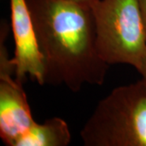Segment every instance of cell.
<instances>
[{
  "instance_id": "cell-1",
  "label": "cell",
  "mask_w": 146,
  "mask_h": 146,
  "mask_svg": "<svg viewBox=\"0 0 146 146\" xmlns=\"http://www.w3.org/2000/svg\"><path fill=\"white\" fill-rule=\"evenodd\" d=\"M44 64L45 84L78 92L102 85L110 65L101 57L91 7L68 0H27Z\"/></svg>"
},
{
  "instance_id": "cell-2",
  "label": "cell",
  "mask_w": 146,
  "mask_h": 146,
  "mask_svg": "<svg viewBox=\"0 0 146 146\" xmlns=\"http://www.w3.org/2000/svg\"><path fill=\"white\" fill-rule=\"evenodd\" d=\"M85 146H146V80L117 87L80 131Z\"/></svg>"
},
{
  "instance_id": "cell-3",
  "label": "cell",
  "mask_w": 146,
  "mask_h": 146,
  "mask_svg": "<svg viewBox=\"0 0 146 146\" xmlns=\"http://www.w3.org/2000/svg\"><path fill=\"white\" fill-rule=\"evenodd\" d=\"M97 46L108 65L141 67L146 57V30L141 0H98L91 6Z\"/></svg>"
},
{
  "instance_id": "cell-4",
  "label": "cell",
  "mask_w": 146,
  "mask_h": 146,
  "mask_svg": "<svg viewBox=\"0 0 146 146\" xmlns=\"http://www.w3.org/2000/svg\"><path fill=\"white\" fill-rule=\"evenodd\" d=\"M11 24L15 42L16 80L23 84L29 75L44 85V64L27 0H10Z\"/></svg>"
},
{
  "instance_id": "cell-5",
  "label": "cell",
  "mask_w": 146,
  "mask_h": 146,
  "mask_svg": "<svg viewBox=\"0 0 146 146\" xmlns=\"http://www.w3.org/2000/svg\"><path fill=\"white\" fill-rule=\"evenodd\" d=\"M34 123L23 84L12 76H0V136L3 141L7 145L16 146Z\"/></svg>"
},
{
  "instance_id": "cell-6",
  "label": "cell",
  "mask_w": 146,
  "mask_h": 146,
  "mask_svg": "<svg viewBox=\"0 0 146 146\" xmlns=\"http://www.w3.org/2000/svg\"><path fill=\"white\" fill-rule=\"evenodd\" d=\"M71 139L68 123L61 118L53 117L42 124L35 122L16 146H67Z\"/></svg>"
},
{
  "instance_id": "cell-7",
  "label": "cell",
  "mask_w": 146,
  "mask_h": 146,
  "mask_svg": "<svg viewBox=\"0 0 146 146\" xmlns=\"http://www.w3.org/2000/svg\"><path fill=\"white\" fill-rule=\"evenodd\" d=\"M137 72L141 74L142 78H145L146 80V57L145 58L143 63L141 65V67L137 69Z\"/></svg>"
},
{
  "instance_id": "cell-8",
  "label": "cell",
  "mask_w": 146,
  "mask_h": 146,
  "mask_svg": "<svg viewBox=\"0 0 146 146\" xmlns=\"http://www.w3.org/2000/svg\"><path fill=\"white\" fill-rule=\"evenodd\" d=\"M68 1H72V2H75V3H80V4L91 7L98 0H68Z\"/></svg>"
},
{
  "instance_id": "cell-9",
  "label": "cell",
  "mask_w": 146,
  "mask_h": 146,
  "mask_svg": "<svg viewBox=\"0 0 146 146\" xmlns=\"http://www.w3.org/2000/svg\"><path fill=\"white\" fill-rule=\"evenodd\" d=\"M141 9H142V13H143V18H144V22H145V26L146 30V0H141Z\"/></svg>"
}]
</instances>
